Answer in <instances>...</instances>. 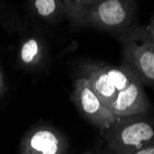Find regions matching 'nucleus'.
<instances>
[{
    "label": "nucleus",
    "mask_w": 154,
    "mask_h": 154,
    "mask_svg": "<svg viewBox=\"0 0 154 154\" xmlns=\"http://www.w3.org/2000/svg\"><path fill=\"white\" fill-rule=\"evenodd\" d=\"M145 28H146V31H147L149 36L154 42V14L149 20V23L148 25H146Z\"/></svg>",
    "instance_id": "12"
},
{
    "label": "nucleus",
    "mask_w": 154,
    "mask_h": 154,
    "mask_svg": "<svg viewBox=\"0 0 154 154\" xmlns=\"http://www.w3.org/2000/svg\"><path fill=\"white\" fill-rule=\"evenodd\" d=\"M34 7L40 16L44 18H55L61 12L64 13V1L57 0H37Z\"/></svg>",
    "instance_id": "10"
},
{
    "label": "nucleus",
    "mask_w": 154,
    "mask_h": 154,
    "mask_svg": "<svg viewBox=\"0 0 154 154\" xmlns=\"http://www.w3.org/2000/svg\"><path fill=\"white\" fill-rule=\"evenodd\" d=\"M118 39L123 47L124 64L143 84L154 85V42L145 26L134 24L119 34Z\"/></svg>",
    "instance_id": "2"
},
{
    "label": "nucleus",
    "mask_w": 154,
    "mask_h": 154,
    "mask_svg": "<svg viewBox=\"0 0 154 154\" xmlns=\"http://www.w3.org/2000/svg\"><path fill=\"white\" fill-rule=\"evenodd\" d=\"M93 1H64V13L74 21L85 25L88 11Z\"/></svg>",
    "instance_id": "9"
},
{
    "label": "nucleus",
    "mask_w": 154,
    "mask_h": 154,
    "mask_svg": "<svg viewBox=\"0 0 154 154\" xmlns=\"http://www.w3.org/2000/svg\"><path fill=\"white\" fill-rule=\"evenodd\" d=\"M104 137L114 154H132L154 145V118L147 114L118 118L104 130Z\"/></svg>",
    "instance_id": "1"
},
{
    "label": "nucleus",
    "mask_w": 154,
    "mask_h": 154,
    "mask_svg": "<svg viewBox=\"0 0 154 154\" xmlns=\"http://www.w3.org/2000/svg\"><path fill=\"white\" fill-rule=\"evenodd\" d=\"M40 55V45L35 39H30L22 45L20 51L21 60L26 64L35 61Z\"/></svg>",
    "instance_id": "11"
},
{
    "label": "nucleus",
    "mask_w": 154,
    "mask_h": 154,
    "mask_svg": "<svg viewBox=\"0 0 154 154\" xmlns=\"http://www.w3.org/2000/svg\"><path fill=\"white\" fill-rule=\"evenodd\" d=\"M85 78L91 91L99 97L103 103L111 109L117 97V91L114 87L104 69V64L90 63L84 67Z\"/></svg>",
    "instance_id": "6"
},
{
    "label": "nucleus",
    "mask_w": 154,
    "mask_h": 154,
    "mask_svg": "<svg viewBox=\"0 0 154 154\" xmlns=\"http://www.w3.org/2000/svg\"><path fill=\"white\" fill-rule=\"evenodd\" d=\"M104 69L118 93L129 85L133 71L127 65L123 64L121 66L104 65Z\"/></svg>",
    "instance_id": "8"
},
{
    "label": "nucleus",
    "mask_w": 154,
    "mask_h": 154,
    "mask_svg": "<svg viewBox=\"0 0 154 154\" xmlns=\"http://www.w3.org/2000/svg\"><path fill=\"white\" fill-rule=\"evenodd\" d=\"M137 4L129 0H103L93 1L85 25L121 34L133 26Z\"/></svg>",
    "instance_id": "3"
},
{
    "label": "nucleus",
    "mask_w": 154,
    "mask_h": 154,
    "mask_svg": "<svg viewBox=\"0 0 154 154\" xmlns=\"http://www.w3.org/2000/svg\"><path fill=\"white\" fill-rule=\"evenodd\" d=\"M66 143L54 128H43L33 132L26 143V154H64Z\"/></svg>",
    "instance_id": "7"
},
{
    "label": "nucleus",
    "mask_w": 154,
    "mask_h": 154,
    "mask_svg": "<svg viewBox=\"0 0 154 154\" xmlns=\"http://www.w3.org/2000/svg\"><path fill=\"white\" fill-rule=\"evenodd\" d=\"M132 154H154V145L145 147L139 150H137L136 152Z\"/></svg>",
    "instance_id": "13"
},
{
    "label": "nucleus",
    "mask_w": 154,
    "mask_h": 154,
    "mask_svg": "<svg viewBox=\"0 0 154 154\" xmlns=\"http://www.w3.org/2000/svg\"><path fill=\"white\" fill-rule=\"evenodd\" d=\"M149 108L143 83L133 71L129 85L117 94L111 110L118 119L147 114Z\"/></svg>",
    "instance_id": "5"
},
{
    "label": "nucleus",
    "mask_w": 154,
    "mask_h": 154,
    "mask_svg": "<svg viewBox=\"0 0 154 154\" xmlns=\"http://www.w3.org/2000/svg\"><path fill=\"white\" fill-rule=\"evenodd\" d=\"M73 100L81 114L101 129H107L117 120L113 111L106 107L91 91L84 77L78 79L74 83Z\"/></svg>",
    "instance_id": "4"
}]
</instances>
